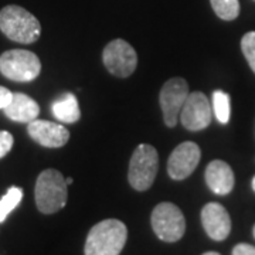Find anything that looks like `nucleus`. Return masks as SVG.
<instances>
[{"label": "nucleus", "instance_id": "f257e3e1", "mask_svg": "<svg viewBox=\"0 0 255 255\" xmlns=\"http://www.w3.org/2000/svg\"><path fill=\"white\" fill-rule=\"evenodd\" d=\"M128 238L127 226L115 219L95 224L85 241V255H119Z\"/></svg>", "mask_w": 255, "mask_h": 255}, {"label": "nucleus", "instance_id": "0eeeda50", "mask_svg": "<svg viewBox=\"0 0 255 255\" xmlns=\"http://www.w3.org/2000/svg\"><path fill=\"white\" fill-rule=\"evenodd\" d=\"M104 65L112 75L127 78L136 70L137 55L135 48L122 38L111 41L102 53Z\"/></svg>", "mask_w": 255, "mask_h": 255}, {"label": "nucleus", "instance_id": "39448f33", "mask_svg": "<svg viewBox=\"0 0 255 255\" xmlns=\"http://www.w3.org/2000/svg\"><path fill=\"white\" fill-rule=\"evenodd\" d=\"M40 71V58L28 50H10L0 55V73L11 81H33Z\"/></svg>", "mask_w": 255, "mask_h": 255}, {"label": "nucleus", "instance_id": "ddd939ff", "mask_svg": "<svg viewBox=\"0 0 255 255\" xmlns=\"http://www.w3.org/2000/svg\"><path fill=\"white\" fill-rule=\"evenodd\" d=\"M206 183L219 196H227L234 189V172L224 160H213L206 167Z\"/></svg>", "mask_w": 255, "mask_h": 255}, {"label": "nucleus", "instance_id": "2eb2a0df", "mask_svg": "<svg viewBox=\"0 0 255 255\" xmlns=\"http://www.w3.org/2000/svg\"><path fill=\"white\" fill-rule=\"evenodd\" d=\"M51 110L55 118L64 124H75L81 118L78 100L71 92L63 94L60 98H57L51 105Z\"/></svg>", "mask_w": 255, "mask_h": 255}, {"label": "nucleus", "instance_id": "f3484780", "mask_svg": "<svg viewBox=\"0 0 255 255\" xmlns=\"http://www.w3.org/2000/svg\"><path fill=\"white\" fill-rule=\"evenodd\" d=\"M23 199V190L20 187H10L7 193L0 199V223L7 219L10 213L17 207Z\"/></svg>", "mask_w": 255, "mask_h": 255}, {"label": "nucleus", "instance_id": "5701e85b", "mask_svg": "<svg viewBox=\"0 0 255 255\" xmlns=\"http://www.w3.org/2000/svg\"><path fill=\"white\" fill-rule=\"evenodd\" d=\"M65 182H67V184H73L74 179H73V177H68V179H67Z\"/></svg>", "mask_w": 255, "mask_h": 255}, {"label": "nucleus", "instance_id": "20e7f679", "mask_svg": "<svg viewBox=\"0 0 255 255\" xmlns=\"http://www.w3.org/2000/svg\"><path fill=\"white\" fill-rule=\"evenodd\" d=\"M157 166H159V156L155 147L146 143L139 145L133 150L129 162V172H128L129 184L137 191L150 189L155 182Z\"/></svg>", "mask_w": 255, "mask_h": 255}, {"label": "nucleus", "instance_id": "f8f14e48", "mask_svg": "<svg viewBox=\"0 0 255 255\" xmlns=\"http://www.w3.org/2000/svg\"><path fill=\"white\" fill-rule=\"evenodd\" d=\"M201 223L207 236L214 241H224L231 231L228 211L220 203H207L201 210Z\"/></svg>", "mask_w": 255, "mask_h": 255}, {"label": "nucleus", "instance_id": "aec40b11", "mask_svg": "<svg viewBox=\"0 0 255 255\" xmlns=\"http://www.w3.org/2000/svg\"><path fill=\"white\" fill-rule=\"evenodd\" d=\"M13 135L7 130H0V159L9 153L13 147Z\"/></svg>", "mask_w": 255, "mask_h": 255}, {"label": "nucleus", "instance_id": "9b49d317", "mask_svg": "<svg viewBox=\"0 0 255 255\" xmlns=\"http://www.w3.org/2000/svg\"><path fill=\"white\" fill-rule=\"evenodd\" d=\"M27 132L30 137L44 147H61L70 139L68 129L60 124L34 119L28 124Z\"/></svg>", "mask_w": 255, "mask_h": 255}, {"label": "nucleus", "instance_id": "1a4fd4ad", "mask_svg": "<svg viewBox=\"0 0 255 255\" xmlns=\"http://www.w3.org/2000/svg\"><path fill=\"white\" fill-rule=\"evenodd\" d=\"M211 118L213 107L210 105L207 97L200 91L190 92L180 111V121L183 127L189 130L197 132L209 127L211 124Z\"/></svg>", "mask_w": 255, "mask_h": 255}, {"label": "nucleus", "instance_id": "393cba45", "mask_svg": "<svg viewBox=\"0 0 255 255\" xmlns=\"http://www.w3.org/2000/svg\"><path fill=\"white\" fill-rule=\"evenodd\" d=\"M251 186H253V190L255 191V176L253 177V182H251Z\"/></svg>", "mask_w": 255, "mask_h": 255}, {"label": "nucleus", "instance_id": "9d476101", "mask_svg": "<svg viewBox=\"0 0 255 255\" xmlns=\"http://www.w3.org/2000/svg\"><path fill=\"white\" fill-rule=\"evenodd\" d=\"M201 152L194 142H183L172 152L167 160V172L173 180H184L190 176L200 162Z\"/></svg>", "mask_w": 255, "mask_h": 255}, {"label": "nucleus", "instance_id": "412c9836", "mask_svg": "<svg viewBox=\"0 0 255 255\" xmlns=\"http://www.w3.org/2000/svg\"><path fill=\"white\" fill-rule=\"evenodd\" d=\"M233 255H255V247L251 244H237L233 250Z\"/></svg>", "mask_w": 255, "mask_h": 255}, {"label": "nucleus", "instance_id": "a878e982", "mask_svg": "<svg viewBox=\"0 0 255 255\" xmlns=\"http://www.w3.org/2000/svg\"><path fill=\"white\" fill-rule=\"evenodd\" d=\"M253 234H254V238H255V226H254V228H253Z\"/></svg>", "mask_w": 255, "mask_h": 255}, {"label": "nucleus", "instance_id": "f03ea898", "mask_svg": "<svg viewBox=\"0 0 255 255\" xmlns=\"http://www.w3.org/2000/svg\"><path fill=\"white\" fill-rule=\"evenodd\" d=\"M0 30L11 41L31 44L41 34V24L30 11L16 4H10L0 11Z\"/></svg>", "mask_w": 255, "mask_h": 255}, {"label": "nucleus", "instance_id": "423d86ee", "mask_svg": "<svg viewBox=\"0 0 255 255\" xmlns=\"http://www.w3.org/2000/svg\"><path fill=\"white\" fill-rule=\"evenodd\" d=\"M155 234L164 243H176L184 236L186 220L182 210L173 203L157 204L150 217Z\"/></svg>", "mask_w": 255, "mask_h": 255}, {"label": "nucleus", "instance_id": "4be33fe9", "mask_svg": "<svg viewBox=\"0 0 255 255\" xmlns=\"http://www.w3.org/2000/svg\"><path fill=\"white\" fill-rule=\"evenodd\" d=\"M11 97H13V92H10V90H7L6 87L0 85V110H4L9 105Z\"/></svg>", "mask_w": 255, "mask_h": 255}, {"label": "nucleus", "instance_id": "6ab92c4d", "mask_svg": "<svg viewBox=\"0 0 255 255\" xmlns=\"http://www.w3.org/2000/svg\"><path fill=\"white\" fill-rule=\"evenodd\" d=\"M241 50L246 55L247 61L255 73V31H250L241 38Z\"/></svg>", "mask_w": 255, "mask_h": 255}, {"label": "nucleus", "instance_id": "4468645a", "mask_svg": "<svg viewBox=\"0 0 255 255\" xmlns=\"http://www.w3.org/2000/svg\"><path fill=\"white\" fill-rule=\"evenodd\" d=\"M4 115L14 122L30 124L40 114V107L36 101L23 92H13L10 104L3 110Z\"/></svg>", "mask_w": 255, "mask_h": 255}, {"label": "nucleus", "instance_id": "7ed1b4c3", "mask_svg": "<svg viewBox=\"0 0 255 255\" xmlns=\"http://www.w3.org/2000/svg\"><path fill=\"white\" fill-rule=\"evenodd\" d=\"M67 182L55 169H47L38 174L36 182V204L43 214H54L64 209L68 199Z\"/></svg>", "mask_w": 255, "mask_h": 255}, {"label": "nucleus", "instance_id": "b1692460", "mask_svg": "<svg viewBox=\"0 0 255 255\" xmlns=\"http://www.w3.org/2000/svg\"><path fill=\"white\" fill-rule=\"evenodd\" d=\"M203 255H220L219 253H214V251H210V253H206V254Z\"/></svg>", "mask_w": 255, "mask_h": 255}, {"label": "nucleus", "instance_id": "dca6fc26", "mask_svg": "<svg viewBox=\"0 0 255 255\" xmlns=\"http://www.w3.org/2000/svg\"><path fill=\"white\" fill-rule=\"evenodd\" d=\"M213 112L220 124H228L231 107H230V95L224 91L213 92Z\"/></svg>", "mask_w": 255, "mask_h": 255}, {"label": "nucleus", "instance_id": "a211bd4d", "mask_svg": "<svg viewBox=\"0 0 255 255\" xmlns=\"http://www.w3.org/2000/svg\"><path fill=\"white\" fill-rule=\"evenodd\" d=\"M214 13L223 20L231 21L240 14V1L238 0H210Z\"/></svg>", "mask_w": 255, "mask_h": 255}, {"label": "nucleus", "instance_id": "6e6552de", "mask_svg": "<svg viewBox=\"0 0 255 255\" xmlns=\"http://www.w3.org/2000/svg\"><path fill=\"white\" fill-rule=\"evenodd\" d=\"M189 85L183 78H172L164 82L160 91V107L163 111V119L166 127L174 128L177 125L179 115L184 102L189 97Z\"/></svg>", "mask_w": 255, "mask_h": 255}]
</instances>
